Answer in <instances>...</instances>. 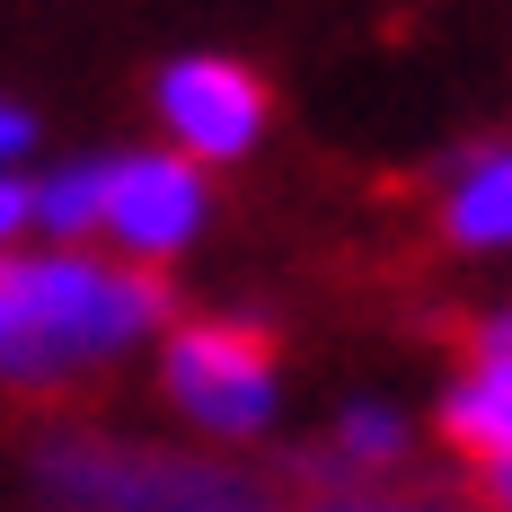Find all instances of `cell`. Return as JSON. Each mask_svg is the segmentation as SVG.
<instances>
[{
    "label": "cell",
    "mask_w": 512,
    "mask_h": 512,
    "mask_svg": "<svg viewBox=\"0 0 512 512\" xmlns=\"http://www.w3.org/2000/svg\"><path fill=\"white\" fill-rule=\"evenodd\" d=\"M18 309H27L36 380H62V371H89V362L142 345L168 318V292L142 265H98V256L62 248V256L18 265Z\"/></svg>",
    "instance_id": "obj_1"
},
{
    "label": "cell",
    "mask_w": 512,
    "mask_h": 512,
    "mask_svg": "<svg viewBox=\"0 0 512 512\" xmlns=\"http://www.w3.org/2000/svg\"><path fill=\"white\" fill-rule=\"evenodd\" d=\"M36 486H45V512H274L256 486L221 477V468L115 451V442H89V433L45 442Z\"/></svg>",
    "instance_id": "obj_2"
},
{
    "label": "cell",
    "mask_w": 512,
    "mask_h": 512,
    "mask_svg": "<svg viewBox=\"0 0 512 512\" xmlns=\"http://www.w3.org/2000/svg\"><path fill=\"white\" fill-rule=\"evenodd\" d=\"M168 398L204 433H265L274 424V354L256 327H177L168 336Z\"/></svg>",
    "instance_id": "obj_3"
},
{
    "label": "cell",
    "mask_w": 512,
    "mask_h": 512,
    "mask_svg": "<svg viewBox=\"0 0 512 512\" xmlns=\"http://www.w3.org/2000/svg\"><path fill=\"white\" fill-rule=\"evenodd\" d=\"M106 230H115V248H133L142 265L177 256L204 230V177H195V159H177V151L115 159L106 168Z\"/></svg>",
    "instance_id": "obj_4"
},
{
    "label": "cell",
    "mask_w": 512,
    "mask_h": 512,
    "mask_svg": "<svg viewBox=\"0 0 512 512\" xmlns=\"http://www.w3.org/2000/svg\"><path fill=\"white\" fill-rule=\"evenodd\" d=\"M159 115H168V133L195 159H239V151H256V133H265V89H256V71H239V62L195 53V62H168Z\"/></svg>",
    "instance_id": "obj_5"
},
{
    "label": "cell",
    "mask_w": 512,
    "mask_h": 512,
    "mask_svg": "<svg viewBox=\"0 0 512 512\" xmlns=\"http://www.w3.org/2000/svg\"><path fill=\"white\" fill-rule=\"evenodd\" d=\"M442 433H451V451L477 468L512 460V371L504 362H477L460 389L442 398Z\"/></svg>",
    "instance_id": "obj_6"
},
{
    "label": "cell",
    "mask_w": 512,
    "mask_h": 512,
    "mask_svg": "<svg viewBox=\"0 0 512 512\" xmlns=\"http://www.w3.org/2000/svg\"><path fill=\"white\" fill-rule=\"evenodd\" d=\"M451 239L460 248H512V151L477 159L451 186Z\"/></svg>",
    "instance_id": "obj_7"
},
{
    "label": "cell",
    "mask_w": 512,
    "mask_h": 512,
    "mask_svg": "<svg viewBox=\"0 0 512 512\" xmlns=\"http://www.w3.org/2000/svg\"><path fill=\"white\" fill-rule=\"evenodd\" d=\"M36 221H45L53 239H89V230H106V159L53 168L45 186H36Z\"/></svg>",
    "instance_id": "obj_8"
},
{
    "label": "cell",
    "mask_w": 512,
    "mask_h": 512,
    "mask_svg": "<svg viewBox=\"0 0 512 512\" xmlns=\"http://www.w3.org/2000/svg\"><path fill=\"white\" fill-rule=\"evenodd\" d=\"M336 460L345 468H398L407 460V424L389 407H354L345 424H336Z\"/></svg>",
    "instance_id": "obj_9"
},
{
    "label": "cell",
    "mask_w": 512,
    "mask_h": 512,
    "mask_svg": "<svg viewBox=\"0 0 512 512\" xmlns=\"http://www.w3.org/2000/svg\"><path fill=\"white\" fill-rule=\"evenodd\" d=\"M468 354H477V362H504V371H512V309H495V318H477Z\"/></svg>",
    "instance_id": "obj_10"
},
{
    "label": "cell",
    "mask_w": 512,
    "mask_h": 512,
    "mask_svg": "<svg viewBox=\"0 0 512 512\" xmlns=\"http://www.w3.org/2000/svg\"><path fill=\"white\" fill-rule=\"evenodd\" d=\"M27 221H36V195H27L18 177H0V248H9V239H18Z\"/></svg>",
    "instance_id": "obj_11"
},
{
    "label": "cell",
    "mask_w": 512,
    "mask_h": 512,
    "mask_svg": "<svg viewBox=\"0 0 512 512\" xmlns=\"http://www.w3.org/2000/svg\"><path fill=\"white\" fill-rule=\"evenodd\" d=\"M27 142H36V124H27L18 106H0V159H18V151H27Z\"/></svg>",
    "instance_id": "obj_12"
},
{
    "label": "cell",
    "mask_w": 512,
    "mask_h": 512,
    "mask_svg": "<svg viewBox=\"0 0 512 512\" xmlns=\"http://www.w3.org/2000/svg\"><path fill=\"white\" fill-rule=\"evenodd\" d=\"M477 486H486V504H495V512H512V460H495Z\"/></svg>",
    "instance_id": "obj_13"
},
{
    "label": "cell",
    "mask_w": 512,
    "mask_h": 512,
    "mask_svg": "<svg viewBox=\"0 0 512 512\" xmlns=\"http://www.w3.org/2000/svg\"><path fill=\"white\" fill-rule=\"evenodd\" d=\"M318 512H415V504H362V495H336V504H318Z\"/></svg>",
    "instance_id": "obj_14"
}]
</instances>
